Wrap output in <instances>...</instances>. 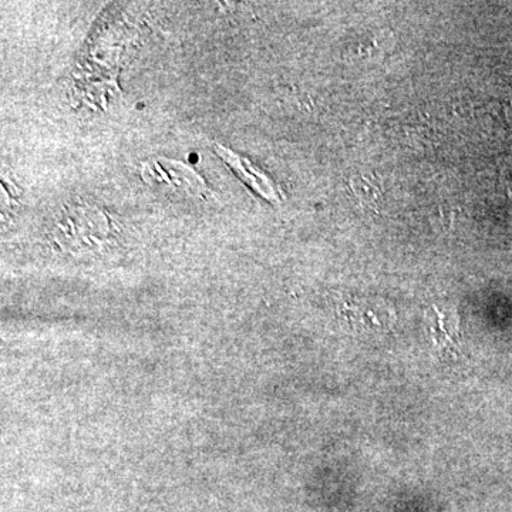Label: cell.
Instances as JSON below:
<instances>
[{
	"mask_svg": "<svg viewBox=\"0 0 512 512\" xmlns=\"http://www.w3.org/2000/svg\"><path fill=\"white\" fill-rule=\"evenodd\" d=\"M220 156L225 158V161L231 165L232 170L242 178L249 185L254 188L261 197L271 202H279V192L276 190L272 181L262 174L258 168L252 167L247 160H242L237 154L228 153L224 148L220 150Z\"/></svg>",
	"mask_w": 512,
	"mask_h": 512,
	"instance_id": "obj_1",
	"label": "cell"
},
{
	"mask_svg": "<svg viewBox=\"0 0 512 512\" xmlns=\"http://www.w3.org/2000/svg\"><path fill=\"white\" fill-rule=\"evenodd\" d=\"M447 322L444 319V313L437 312L436 328L433 329V340L437 352L440 355H461L460 332H458V322H451L446 328Z\"/></svg>",
	"mask_w": 512,
	"mask_h": 512,
	"instance_id": "obj_2",
	"label": "cell"
}]
</instances>
